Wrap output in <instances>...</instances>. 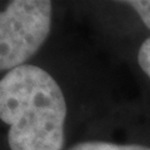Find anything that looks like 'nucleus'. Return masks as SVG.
<instances>
[{
  "instance_id": "obj_1",
  "label": "nucleus",
  "mask_w": 150,
  "mask_h": 150,
  "mask_svg": "<svg viewBox=\"0 0 150 150\" xmlns=\"http://www.w3.org/2000/svg\"><path fill=\"white\" fill-rule=\"evenodd\" d=\"M0 119L10 128V150H62L67 103L59 84L35 65L0 79Z\"/></svg>"
},
{
  "instance_id": "obj_2",
  "label": "nucleus",
  "mask_w": 150,
  "mask_h": 150,
  "mask_svg": "<svg viewBox=\"0 0 150 150\" xmlns=\"http://www.w3.org/2000/svg\"><path fill=\"white\" fill-rule=\"evenodd\" d=\"M51 1L16 0L0 13V71L21 67L46 40Z\"/></svg>"
},
{
  "instance_id": "obj_3",
  "label": "nucleus",
  "mask_w": 150,
  "mask_h": 150,
  "mask_svg": "<svg viewBox=\"0 0 150 150\" xmlns=\"http://www.w3.org/2000/svg\"><path fill=\"white\" fill-rule=\"evenodd\" d=\"M69 150H150V148L138 144L119 145L106 142H85L74 145Z\"/></svg>"
},
{
  "instance_id": "obj_4",
  "label": "nucleus",
  "mask_w": 150,
  "mask_h": 150,
  "mask_svg": "<svg viewBox=\"0 0 150 150\" xmlns=\"http://www.w3.org/2000/svg\"><path fill=\"white\" fill-rule=\"evenodd\" d=\"M126 4L138 13L145 26L150 29V0H130Z\"/></svg>"
},
{
  "instance_id": "obj_5",
  "label": "nucleus",
  "mask_w": 150,
  "mask_h": 150,
  "mask_svg": "<svg viewBox=\"0 0 150 150\" xmlns=\"http://www.w3.org/2000/svg\"><path fill=\"white\" fill-rule=\"evenodd\" d=\"M138 63L143 71L150 78V38L142 44L138 53Z\"/></svg>"
}]
</instances>
